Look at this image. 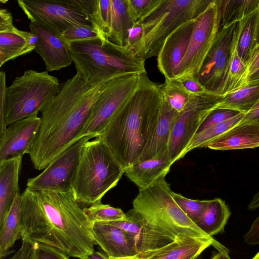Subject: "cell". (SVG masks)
Wrapping results in <instances>:
<instances>
[{"instance_id":"cell-18","label":"cell","mask_w":259,"mask_h":259,"mask_svg":"<svg viewBox=\"0 0 259 259\" xmlns=\"http://www.w3.org/2000/svg\"><path fill=\"white\" fill-rule=\"evenodd\" d=\"M195 20L188 21L176 29L166 38L157 56L158 69L165 79L175 78L186 52Z\"/></svg>"},{"instance_id":"cell-9","label":"cell","mask_w":259,"mask_h":259,"mask_svg":"<svg viewBox=\"0 0 259 259\" xmlns=\"http://www.w3.org/2000/svg\"><path fill=\"white\" fill-rule=\"evenodd\" d=\"M222 97L218 93L208 91L191 94L189 102L179 112L171 132L168 156L172 165L185 156L188 145Z\"/></svg>"},{"instance_id":"cell-52","label":"cell","mask_w":259,"mask_h":259,"mask_svg":"<svg viewBox=\"0 0 259 259\" xmlns=\"http://www.w3.org/2000/svg\"><path fill=\"white\" fill-rule=\"evenodd\" d=\"M257 43H259V6L256 31L255 44Z\"/></svg>"},{"instance_id":"cell-44","label":"cell","mask_w":259,"mask_h":259,"mask_svg":"<svg viewBox=\"0 0 259 259\" xmlns=\"http://www.w3.org/2000/svg\"><path fill=\"white\" fill-rule=\"evenodd\" d=\"M246 64L249 76L259 68V43L256 44L250 51Z\"/></svg>"},{"instance_id":"cell-1","label":"cell","mask_w":259,"mask_h":259,"mask_svg":"<svg viewBox=\"0 0 259 259\" xmlns=\"http://www.w3.org/2000/svg\"><path fill=\"white\" fill-rule=\"evenodd\" d=\"M21 238L84 259L96 244L91 223L72 190H33L21 194Z\"/></svg>"},{"instance_id":"cell-23","label":"cell","mask_w":259,"mask_h":259,"mask_svg":"<svg viewBox=\"0 0 259 259\" xmlns=\"http://www.w3.org/2000/svg\"><path fill=\"white\" fill-rule=\"evenodd\" d=\"M22 157L0 162V224L19 192V178Z\"/></svg>"},{"instance_id":"cell-7","label":"cell","mask_w":259,"mask_h":259,"mask_svg":"<svg viewBox=\"0 0 259 259\" xmlns=\"http://www.w3.org/2000/svg\"><path fill=\"white\" fill-rule=\"evenodd\" d=\"M170 185L162 177L139 189L133 201V209L151 227L175 239L185 234L196 238L208 239L182 210L172 198Z\"/></svg>"},{"instance_id":"cell-10","label":"cell","mask_w":259,"mask_h":259,"mask_svg":"<svg viewBox=\"0 0 259 259\" xmlns=\"http://www.w3.org/2000/svg\"><path fill=\"white\" fill-rule=\"evenodd\" d=\"M17 3L30 22L58 35L73 27H94L90 17L74 0H18Z\"/></svg>"},{"instance_id":"cell-47","label":"cell","mask_w":259,"mask_h":259,"mask_svg":"<svg viewBox=\"0 0 259 259\" xmlns=\"http://www.w3.org/2000/svg\"><path fill=\"white\" fill-rule=\"evenodd\" d=\"M32 248V243L22 241L20 248L8 259H29Z\"/></svg>"},{"instance_id":"cell-24","label":"cell","mask_w":259,"mask_h":259,"mask_svg":"<svg viewBox=\"0 0 259 259\" xmlns=\"http://www.w3.org/2000/svg\"><path fill=\"white\" fill-rule=\"evenodd\" d=\"M171 165L168 156H165L158 159L139 161L125 168L124 174L141 189L165 177Z\"/></svg>"},{"instance_id":"cell-26","label":"cell","mask_w":259,"mask_h":259,"mask_svg":"<svg viewBox=\"0 0 259 259\" xmlns=\"http://www.w3.org/2000/svg\"><path fill=\"white\" fill-rule=\"evenodd\" d=\"M111 16L107 40L121 47L128 46L130 30L136 24L128 9L127 0H111Z\"/></svg>"},{"instance_id":"cell-25","label":"cell","mask_w":259,"mask_h":259,"mask_svg":"<svg viewBox=\"0 0 259 259\" xmlns=\"http://www.w3.org/2000/svg\"><path fill=\"white\" fill-rule=\"evenodd\" d=\"M37 41L36 34L17 28L13 31L0 33V67L34 50Z\"/></svg>"},{"instance_id":"cell-6","label":"cell","mask_w":259,"mask_h":259,"mask_svg":"<svg viewBox=\"0 0 259 259\" xmlns=\"http://www.w3.org/2000/svg\"><path fill=\"white\" fill-rule=\"evenodd\" d=\"M213 0H160L136 23L142 28L141 40L133 49L145 61L157 56L166 38L179 27L196 19Z\"/></svg>"},{"instance_id":"cell-13","label":"cell","mask_w":259,"mask_h":259,"mask_svg":"<svg viewBox=\"0 0 259 259\" xmlns=\"http://www.w3.org/2000/svg\"><path fill=\"white\" fill-rule=\"evenodd\" d=\"M93 138L92 135L83 137L70 144L42 172L28 179L27 187L35 191L72 190L83 146Z\"/></svg>"},{"instance_id":"cell-42","label":"cell","mask_w":259,"mask_h":259,"mask_svg":"<svg viewBox=\"0 0 259 259\" xmlns=\"http://www.w3.org/2000/svg\"><path fill=\"white\" fill-rule=\"evenodd\" d=\"M16 27L13 24L11 13L6 9H0V33L13 31Z\"/></svg>"},{"instance_id":"cell-17","label":"cell","mask_w":259,"mask_h":259,"mask_svg":"<svg viewBox=\"0 0 259 259\" xmlns=\"http://www.w3.org/2000/svg\"><path fill=\"white\" fill-rule=\"evenodd\" d=\"M211 245L218 251L228 250L213 238H196L187 234H180L167 245L153 251L139 254L135 257L143 259H197Z\"/></svg>"},{"instance_id":"cell-27","label":"cell","mask_w":259,"mask_h":259,"mask_svg":"<svg viewBox=\"0 0 259 259\" xmlns=\"http://www.w3.org/2000/svg\"><path fill=\"white\" fill-rule=\"evenodd\" d=\"M248 76L247 66L239 57L234 39L233 49L217 93L223 96L242 89L248 84Z\"/></svg>"},{"instance_id":"cell-8","label":"cell","mask_w":259,"mask_h":259,"mask_svg":"<svg viewBox=\"0 0 259 259\" xmlns=\"http://www.w3.org/2000/svg\"><path fill=\"white\" fill-rule=\"evenodd\" d=\"M61 85L48 71L27 70L7 88L5 121L8 125L38 114L57 94Z\"/></svg>"},{"instance_id":"cell-12","label":"cell","mask_w":259,"mask_h":259,"mask_svg":"<svg viewBox=\"0 0 259 259\" xmlns=\"http://www.w3.org/2000/svg\"><path fill=\"white\" fill-rule=\"evenodd\" d=\"M138 78L139 74H128L114 78L105 83L77 139L90 135L96 138L101 134L134 91Z\"/></svg>"},{"instance_id":"cell-35","label":"cell","mask_w":259,"mask_h":259,"mask_svg":"<svg viewBox=\"0 0 259 259\" xmlns=\"http://www.w3.org/2000/svg\"><path fill=\"white\" fill-rule=\"evenodd\" d=\"M90 223L108 222L122 220L126 218L125 213L119 208H115L101 202H97L83 209Z\"/></svg>"},{"instance_id":"cell-33","label":"cell","mask_w":259,"mask_h":259,"mask_svg":"<svg viewBox=\"0 0 259 259\" xmlns=\"http://www.w3.org/2000/svg\"><path fill=\"white\" fill-rule=\"evenodd\" d=\"M245 114L240 113L227 120L196 134L188 145L184 153V156L194 149L207 147L210 143L237 124L242 119Z\"/></svg>"},{"instance_id":"cell-54","label":"cell","mask_w":259,"mask_h":259,"mask_svg":"<svg viewBox=\"0 0 259 259\" xmlns=\"http://www.w3.org/2000/svg\"><path fill=\"white\" fill-rule=\"evenodd\" d=\"M252 259H259V252Z\"/></svg>"},{"instance_id":"cell-53","label":"cell","mask_w":259,"mask_h":259,"mask_svg":"<svg viewBox=\"0 0 259 259\" xmlns=\"http://www.w3.org/2000/svg\"><path fill=\"white\" fill-rule=\"evenodd\" d=\"M109 259H143L136 257H113L109 256Z\"/></svg>"},{"instance_id":"cell-40","label":"cell","mask_w":259,"mask_h":259,"mask_svg":"<svg viewBox=\"0 0 259 259\" xmlns=\"http://www.w3.org/2000/svg\"><path fill=\"white\" fill-rule=\"evenodd\" d=\"M240 113L229 109H214L205 119L196 134L220 122L227 120Z\"/></svg>"},{"instance_id":"cell-32","label":"cell","mask_w":259,"mask_h":259,"mask_svg":"<svg viewBox=\"0 0 259 259\" xmlns=\"http://www.w3.org/2000/svg\"><path fill=\"white\" fill-rule=\"evenodd\" d=\"M258 11V7L237 23L234 36L235 45L239 57L245 63L250 51L255 45Z\"/></svg>"},{"instance_id":"cell-43","label":"cell","mask_w":259,"mask_h":259,"mask_svg":"<svg viewBox=\"0 0 259 259\" xmlns=\"http://www.w3.org/2000/svg\"><path fill=\"white\" fill-rule=\"evenodd\" d=\"M244 242L250 245L259 244V216L253 221L244 236Z\"/></svg>"},{"instance_id":"cell-16","label":"cell","mask_w":259,"mask_h":259,"mask_svg":"<svg viewBox=\"0 0 259 259\" xmlns=\"http://www.w3.org/2000/svg\"><path fill=\"white\" fill-rule=\"evenodd\" d=\"M125 214L124 220L101 223L117 227L127 233L134 240L139 254L161 248L175 239L151 227L133 208Z\"/></svg>"},{"instance_id":"cell-4","label":"cell","mask_w":259,"mask_h":259,"mask_svg":"<svg viewBox=\"0 0 259 259\" xmlns=\"http://www.w3.org/2000/svg\"><path fill=\"white\" fill-rule=\"evenodd\" d=\"M67 45L76 73L88 81L101 83L125 74L146 72L145 61L127 46L101 38Z\"/></svg>"},{"instance_id":"cell-34","label":"cell","mask_w":259,"mask_h":259,"mask_svg":"<svg viewBox=\"0 0 259 259\" xmlns=\"http://www.w3.org/2000/svg\"><path fill=\"white\" fill-rule=\"evenodd\" d=\"M164 99L168 104L178 112H180L189 102L191 93L174 78L165 79V82L159 84Z\"/></svg>"},{"instance_id":"cell-51","label":"cell","mask_w":259,"mask_h":259,"mask_svg":"<svg viewBox=\"0 0 259 259\" xmlns=\"http://www.w3.org/2000/svg\"><path fill=\"white\" fill-rule=\"evenodd\" d=\"M256 80H259V68L248 76V82Z\"/></svg>"},{"instance_id":"cell-11","label":"cell","mask_w":259,"mask_h":259,"mask_svg":"<svg viewBox=\"0 0 259 259\" xmlns=\"http://www.w3.org/2000/svg\"><path fill=\"white\" fill-rule=\"evenodd\" d=\"M219 31V18L215 1L195 20L186 52L174 79L196 78Z\"/></svg>"},{"instance_id":"cell-36","label":"cell","mask_w":259,"mask_h":259,"mask_svg":"<svg viewBox=\"0 0 259 259\" xmlns=\"http://www.w3.org/2000/svg\"><path fill=\"white\" fill-rule=\"evenodd\" d=\"M172 198L183 212L195 224L206 209L209 200H194L171 192Z\"/></svg>"},{"instance_id":"cell-41","label":"cell","mask_w":259,"mask_h":259,"mask_svg":"<svg viewBox=\"0 0 259 259\" xmlns=\"http://www.w3.org/2000/svg\"><path fill=\"white\" fill-rule=\"evenodd\" d=\"M6 75L4 71L0 72V133L7 127L5 121L6 95L7 91Z\"/></svg>"},{"instance_id":"cell-5","label":"cell","mask_w":259,"mask_h":259,"mask_svg":"<svg viewBox=\"0 0 259 259\" xmlns=\"http://www.w3.org/2000/svg\"><path fill=\"white\" fill-rule=\"evenodd\" d=\"M123 174L124 169L102 141L96 138L87 141L71 186L76 201L90 205L101 202Z\"/></svg>"},{"instance_id":"cell-30","label":"cell","mask_w":259,"mask_h":259,"mask_svg":"<svg viewBox=\"0 0 259 259\" xmlns=\"http://www.w3.org/2000/svg\"><path fill=\"white\" fill-rule=\"evenodd\" d=\"M259 100V80L251 81L242 89L223 95L215 109H229L247 113Z\"/></svg>"},{"instance_id":"cell-22","label":"cell","mask_w":259,"mask_h":259,"mask_svg":"<svg viewBox=\"0 0 259 259\" xmlns=\"http://www.w3.org/2000/svg\"><path fill=\"white\" fill-rule=\"evenodd\" d=\"M259 147V123L242 121L210 143L207 147L226 150Z\"/></svg>"},{"instance_id":"cell-48","label":"cell","mask_w":259,"mask_h":259,"mask_svg":"<svg viewBox=\"0 0 259 259\" xmlns=\"http://www.w3.org/2000/svg\"><path fill=\"white\" fill-rule=\"evenodd\" d=\"M242 121H254L259 123V100L254 107L246 114Z\"/></svg>"},{"instance_id":"cell-46","label":"cell","mask_w":259,"mask_h":259,"mask_svg":"<svg viewBox=\"0 0 259 259\" xmlns=\"http://www.w3.org/2000/svg\"><path fill=\"white\" fill-rule=\"evenodd\" d=\"M143 34L142 27L136 23L129 32L128 46L133 51L134 48L141 40Z\"/></svg>"},{"instance_id":"cell-3","label":"cell","mask_w":259,"mask_h":259,"mask_svg":"<svg viewBox=\"0 0 259 259\" xmlns=\"http://www.w3.org/2000/svg\"><path fill=\"white\" fill-rule=\"evenodd\" d=\"M163 94L146 72L97 138L110 149L124 169L137 163L151 139L159 117Z\"/></svg>"},{"instance_id":"cell-49","label":"cell","mask_w":259,"mask_h":259,"mask_svg":"<svg viewBox=\"0 0 259 259\" xmlns=\"http://www.w3.org/2000/svg\"><path fill=\"white\" fill-rule=\"evenodd\" d=\"M84 259H109V256L101 251H94Z\"/></svg>"},{"instance_id":"cell-50","label":"cell","mask_w":259,"mask_h":259,"mask_svg":"<svg viewBox=\"0 0 259 259\" xmlns=\"http://www.w3.org/2000/svg\"><path fill=\"white\" fill-rule=\"evenodd\" d=\"M210 259H232L229 255V251H218L214 253Z\"/></svg>"},{"instance_id":"cell-14","label":"cell","mask_w":259,"mask_h":259,"mask_svg":"<svg viewBox=\"0 0 259 259\" xmlns=\"http://www.w3.org/2000/svg\"><path fill=\"white\" fill-rule=\"evenodd\" d=\"M236 25L219 30L201 68L197 78L207 91L217 93L233 49Z\"/></svg>"},{"instance_id":"cell-20","label":"cell","mask_w":259,"mask_h":259,"mask_svg":"<svg viewBox=\"0 0 259 259\" xmlns=\"http://www.w3.org/2000/svg\"><path fill=\"white\" fill-rule=\"evenodd\" d=\"M94 239L109 256L135 257L139 254L132 237L117 227L101 222L91 223Z\"/></svg>"},{"instance_id":"cell-19","label":"cell","mask_w":259,"mask_h":259,"mask_svg":"<svg viewBox=\"0 0 259 259\" xmlns=\"http://www.w3.org/2000/svg\"><path fill=\"white\" fill-rule=\"evenodd\" d=\"M29 28L37 36L34 51L43 59L47 71L59 70L71 64L68 45L60 35L33 22H30Z\"/></svg>"},{"instance_id":"cell-15","label":"cell","mask_w":259,"mask_h":259,"mask_svg":"<svg viewBox=\"0 0 259 259\" xmlns=\"http://www.w3.org/2000/svg\"><path fill=\"white\" fill-rule=\"evenodd\" d=\"M40 121L34 114L11 123L0 133V162L29 153Z\"/></svg>"},{"instance_id":"cell-38","label":"cell","mask_w":259,"mask_h":259,"mask_svg":"<svg viewBox=\"0 0 259 259\" xmlns=\"http://www.w3.org/2000/svg\"><path fill=\"white\" fill-rule=\"evenodd\" d=\"M160 0H127L128 9L136 23L159 3Z\"/></svg>"},{"instance_id":"cell-31","label":"cell","mask_w":259,"mask_h":259,"mask_svg":"<svg viewBox=\"0 0 259 259\" xmlns=\"http://www.w3.org/2000/svg\"><path fill=\"white\" fill-rule=\"evenodd\" d=\"M219 18V30L236 23L255 11L259 0H215Z\"/></svg>"},{"instance_id":"cell-28","label":"cell","mask_w":259,"mask_h":259,"mask_svg":"<svg viewBox=\"0 0 259 259\" xmlns=\"http://www.w3.org/2000/svg\"><path fill=\"white\" fill-rule=\"evenodd\" d=\"M231 211L225 202L217 198L209 201L195 225L207 235L212 237L224 232Z\"/></svg>"},{"instance_id":"cell-2","label":"cell","mask_w":259,"mask_h":259,"mask_svg":"<svg viewBox=\"0 0 259 259\" xmlns=\"http://www.w3.org/2000/svg\"><path fill=\"white\" fill-rule=\"evenodd\" d=\"M106 82H89L76 73L61 85L59 92L41 111L39 130L28 153L35 169H45L78 140Z\"/></svg>"},{"instance_id":"cell-29","label":"cell","mask_w":259,"mask_h":259,"mask_svg":"<svg viewBox=\"0 0 259 259\" xmlns=\"http://www.w3.org/2000/svg\"><path fill=\"white\" fill-rule=\"evenodd\" d=\"M21 194L19 193L0 224L1 259L9 254V249L21 238Z\"/></svg>"},{"instance_id":"cell-45","label":"cell","mask_w":259,"mask_h":259,"mask_svg":"<svg viewBox=\"0 0 259 259\" xmlns=\"http://www.w3.org/2000/svg\"><path fill=\"white\" fill-rule=\"evenodd\" d=\"M179 81L191 94L200 93L207 91L205 88L199 82L197 78H186Z\"/></svg>"},{"instance_id":"cell-39","label":"cell","mask_w":259,"mask_h":259,"mask_svg":"<svg viewBox=\"0 0 259 259\" xmlns=\"http://www.w3.org/2000/svg\"><path fill=\"white\" fill-rule=\"evenodd\" d=\"M29 259H69V256L58 250L37 242L32 243Z\"/></svg>"},{"instance_id":"cell-37","label":"cell","mask_w":259,"mask_h":259,"mask_svg":"<svg viewBox=\"0 0 259 259\" xmlns=\"http://www.w3.org/2000/svg\"><path fill=\"white\" fill-rule=\"evenodd\" d=\"M60 37L67 44L101 38L94 27L87 26H78L70 28L60 35Z\"/></svg>"},{"instance_id":"cell-21","label":"cell","mask_w":259,"mask_h":259,"mask_svg":"<svg viewBox=\"0 0 259 259\" xmlns=\"http://www.w3.org/2000/svg\"><path fill=\"white\" fill-rule=\"evenodd\" d=\"M179 113L163 97L161 111L155 129L138 162L168 156V144Z\"/></svg>"}]
</instances>
